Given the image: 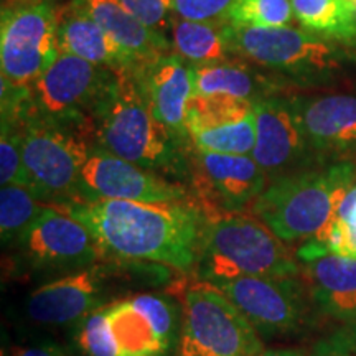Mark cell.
<instances>
[{"label": "cell", "mask_w": 356, "mask_h": 356, "mask_svg": "<svg viewBox=\"0 0 356 356\" xmlns=\"http://www.w3.org/2000/svg\"><path fill=\"white\" fill-rule=\"evenodd\" d=\"M254 114V102L239 97L213 95L193 96L186 109V129L191 137L195 132L211 129L226 122H234Z\"/></svg>", "instance_id": "cell-27"}, {"label": "cell", "mask_w": 356, "mask_h": 356, "mask_svg": "<svg viewBox=\"0 0 356 356\" xmlns=\"http://www.w3.org/2000/svg\"><path fill=\"white\" fill-rule=\"evenodd\" d=\"M225 95L239 99L259 101L266 96L277 95V88L266 74L243 58L221 63L193 66V96Z\"/></svg>", "instance_id": "cell-21"}, {"label": "cell", "mask_w": 356, "mask_h": 356, "mask_svg": "<svg viewBox=\"0 0 356 356\" xmlns=\"http://www.w3.org/2000/svg\"><path fill=\"white\" fill-rule=\"evenodd\" d=\"M81 221L104 257L147 261L180 273L197 267L203 215L195 202L140 203L92 200L58 207Z\"/></svg>", "instance_id": "cell-1"}, {"label": "cell", "mask_w": 356, "mask_h": 356, "mask_svg": "<svg viewBox=\"0 0 356 356\" xmlns=\"http://www.w3.org/2000/svg\"><path fill=\"white\" fill-rule=\"evenodd\" d=\"M6 356H70L61 346L53 343H37L26 346H12Z\"/></svg>", "instance_id": "cell-35"}, {"label": "cell", "mask_w": 356, "mask_h": 356, "mask_svg": "<svg viewBox=\"0 0 356 356\" xmlns=\"http://www.w3.org/2000/svg\"><path fill=\"white\" fill-rule=\"evenodd\" d=\"M129 200L140 203L188 202L184 185L96 147L81 168L79 200Z\"/></svg>", "instance_id": "cell-14"}, {"label": "cell", "mask_w": 356, "mask_h": 356, "mask_svg": "<svg viewBox=\"0 0 356 356\" xmlns=\"http://www.w3.org/2000/svg\"><path fill=\"white\" fill-rule=\"evenodd\" d=\"M65 2H70V0H65Z\"/></svg>", "instance_id": "cell-39"}, {"label": "cell", "mask_w": 356, "mask_h": 356, "mask_svg": "<svg viewBox=\"0 0 356 356\" xmlns=\"http://www.w3.org/2000/svg\"><path fill=\"white\" fill-rule=\"evenodd\" d=\"M58 53L73 55L108 68L118 76L136 73V65L106 30L89 15L83 0L56 6Z\"/></svg>", "instance_id": "cell-19"}, {"label": "cell", "mask_w": 356, "mask_h": 356, "mask_svg": "<svg viewBox=\"0 0 356 356\" xmlns=\"http://www.w3.org/2000/svg\"><path fill=\"white\" fill-rule=\"evenodd\" d=\"M108 305L91 312L76 323L74 341L84 356H118L108 322Z\"/></svg>", "instance_id": "cell-31"}, {"label": "cell", "mask_w": 356, "mask_h": 356, "mask_svg": "<svg viewBox=\"0 0 356 356\" xmlns=\"http://www.w3.org/2000/svg\"><path fill=\"white\" fill-rule=\"evenodd\" d=\"M243 312L259 335L266 338L296 335L317 318L302 275L262 277L241 275L215 282Z\"/></svg>", "instance_id": "cell-10"}, {"label": "cell", "mask_w": 356, "mask_h": 356, "mask_svg": "<svg viewBox=\"0 0 356 356\" xmlns=\"http://www.w3.org/2000/svg\"><path fill=\"white\" fill-rule=\"evenodd\" d=\"M118 74L83 58L58 53L56 60L30 86V113L89 131L92 114L108 95ZM92 139V137H91Z\"/></svg>", "instance_id": "cell-8"}, {"label": "cell", "mask_w": 356, "mask_h": 356, "mask_svg": "<svg viewBox=\"0 0 356 356\" xmlns=\"http://www.w3.org/2000/svg\"><path fill=\"white\" fill-rule=\"evenodd\" d=\"M350 2H351V3H353V6L356 7V0H350Z\"/></svg>", "instance_id": "cell-37"}, {"label": "cell", "mask_w": 356, "mask_h": 356, "mask_svg": "<svg viewBox=\"0 0 356 356\" xmlns=\"http://www.w3.org/2000/svg\"><path fill=\"white\" fill-rule=\"evenodd\" d=\"M83 3L89 15L122 48L137 70L172 53V44L163 33L155 32L136 19L121 0H83Z\"/></svg>", "instance_id": "cell-20"}, {"label": "cell", "mask_w": 356, "mask_h": 356, "mask_svg": "<svg viewBox=\"0 0 356 356\" xmlns=\"http://www.w3.org/2000/svg\"><path fill=\"white\" fill-rule=\"evenodd\" d=\"M292 106L315 155L323 165L356 163V96H292Z\"/></svg>", "instance_id": "cell-16"}, {"label": "cell", "mask_w": 356, "mask_h": 356, "mask_svg": "<svg viewBox=\"0 0 356 356\" xmlns=\"http://www.w3.org/2000/svg\"><path fill=\"white\" fill-rule=\"evenodd\" d=\"M257 356H307L304 351L293 348H274V350H262Z\"/></svg>", "instance_id": "cell-36"}, {"label": "cell", "mask_w": 356, "mask_h": 356, "mask_svg": "<svg viewBox=\"0 0 356 356\" xmlns=\"http://www.w3.org/2000/svg\"><path fill=\"white\" fill-rule=\"evenodd\" d=\"M293 17L292 0H236L228 13V24L279 29L291 26Z\"/></svg>", "instance_id": "cell-29"}, {"label": "cell", "mask_w": 356, "mask_h": 356, "mask_svg": "<svg viewBox=\"0 0 356 356\" xmlns=\"http://www.w3.org/2000/svg\"><path fill=\"white\" fill-rule=\"evenodd\" d=\"M58 56L56 6L47 0H2V78L30 88Z\"/></svg>", "instance_id": "cell-9"}, {"label": "cell", "mask_w": 356, "mask_h": 356, "mask_svg": "<svg viewBox=\"0 0 356 356\" xmlns=\"http://www.w3.org/2000/svg\"><path fill=\"white\" fill-rule=\"evenodd\" d=\"M122 6L132 13L142 24L163 33L173 20V3L172 0H121Z\"/></svg>", "instance_id": "cell-34"}, {"label": "cell", "mask_w": 356, "mask_h": 356, "mask_svg": "<svg viewBox=\"0 0 356 356\" xmlns=\"http://www.w3.org/2000/svg\"><path fill=\"white\" fill-rule=\"evenodd\" d=\"M134 78L155 121L190 152L186 109L193 97V65L177 53H167L137 70Z\"/></svg>", "instance_id": "cell-17"}, {"label": "cell", "mask_w": 356, "mask_h": 356, "mask_svg": "<svg viewBox=\"0 0 356 356\" xmlns=\"http://www.w3.org/2000/svg\"><path fill=\"white\" fill-rule=\"evenodd\" d=\"M236 0H172L173 13L184 20L226 24Z\"/></svg>", "instance_id": "cell-33"}, {"label": "cell", "mask_w": 356, "mask_h": 356, "mask_svg": "<svg viewBox=\"0 0 356 356\" xmlns=\"http://www.w3.org/2000/svg\"><path fill=\"white\" fill-rule=\"evenodd\" d=\"M50 204L40 202L26 186L2 185L0 190V233L3 246H13Z\"/></svg>", "instance_id": "cell-26"}, {"label": "cell", "mask_w": 356, "mask_h": 356, "mask_svg": "<svg viewBox=\"0 0 356 356\" xmlns=\"http://www.w3.org/2000/svg\"><path fill=\"white\" fill-rule=\"evenodd\" d=\"M302 29L345 47L356 44V7L350 0H292Z\"/></svg>", "instance_id": "cell-23"}, {"label": "cell", "mask_w": 356, "mask_h": 356, "mask_svg": "<svg viewBox=\"0 0 356 356\" xmlns=\"http://www.w3.org/2000/svg\"><path fill=\"white\" fill-rule=\"evenodd\" d=\"M131 300L150 320L155 333L170 351L180 338L178 327H181V322L177 302L163 293H137Z\"/></svg>", "instance_id": "cell-30"}, {"label": "cell", "mask_w": 356, "mask_h": 356, "mask_svg": "<svg viewBox=\"0 0 356 356\" xmlns=\"http://www.w3.org/2000/svg\"><path fill=\"white\" fill-rule=\"evenodd\" d=\"M299 259L269 226L251 213L203 216L198 275L204 282H220L241 275L297 277Z\"/></svg>", "instance_id": "cell-4"}, {"label": "cell", "mask_w": 356, "mask_h": 356, "mask_svg": "<svg viewBox=\"0 0 356 356\" xmlns=\"http://www.w3.org/2000/svg\"><path fill=\"white\" fill-rule=\"evenodd\" d=\"M226 24L191 22L173 15L172 43L177 55L193 66L221 63L231 58L225 35Z\"/></svg>", "instance_id": "cell-25"}, {"label": "cell", "mask_w": 356, "mask_h": 356, "mask_svg": "<svg viewBox=\"0 0 356 356\" xmlns=\"http://www.w3.org/2000/svg\"><path fill=\"white\" fill-rule=\"evenodd\" d=\"M191 147L216 154L251 155L256 145V119L254 114L234 122L204 129L190 137Z\"/></svg>", "instance_id": "cell-28"}, {"label": "cell", "mask_w": 356, "mask_h": 356, "mask_svg": "<svg viewBox=\"0 0 356 356\" xmlns=\"http://www.w3.org/2000/svg\"><path fill=\"white\" fill-rule=\"evenodd\" d=\"M356 181V163L337 162L270 180L251 213L287 243L304 244L330 222Z\"/></svg>", "instance_id": "cell-2"}, {"label": "cell", "mask_w": 356, "mask_h": 356, "mask_svg": "<svg viewBox=\"0 0 356 356\" xmlns=\"http://www.w3.org/2000/svg\"><path fill=\"white\" fill-rule=\"evenodd\" d=\"M47 2H55V0H47Z\"/></svg>", "instance_id": "cell-38"}, {"label": "cell", "mask_w": 356, "mask_h": 356, "mask_svg": "<svg viewBox=\"0 0 356 356\" xmlns=\"http://www.w3.org/2000/svg\"><path fill=\"white\" fill-rule=\"evenodd\" d=\"M225 35L231 56L243 58L297 83L327 84L353 65L345 44L305 29H256L226 22Z\"/></svg>", "instance_id": "cell-5"}, {"label": "cell", "mask_w": 356, "mask_h": 356, "mask_svg": "<svg viewBox=\"0 0 356 356\" xmlns=\"http://www.w3.org/2000/svg\"><path fill=\"white\" fill-rule=\"evenodd\" d=\"M254 119L256 145L251 157L269 181L323 165L307 140L291 97L273 95L254 101Z\"/></svg>", "instance_id": "cell-13"}, {"label": "cell", "mask_w": 356, "mask_h": 356, "mask_svg": "<svg viewBox=\"0 0 356 356\" xmlns=\"http://www.w3.org/2000/svg\"><path fill=\"white\" fill-rule=\"evenodd\" d=\"M108 322L118 356H167L168 350L150 320L132 304L131 297L108 305Z\"/></svg>", "instance_id": "cell-22"}, {"label": "cell", "mask_w": 356, "mask_h": 356, "mask_svg": "<svg viewBox=\"0 0 356 356\" xmlns=\"http://www.w3.org/2000/svg\"><path fill=\"white\" fill-rule=\"evenodd\" d=\"M118 274L108 266L97 264L73 274L48 280L33 289L25 300V314L33 323L43 327L76 325L86 315L111 304Z\"/></svg>", "instance_id": "cell-15"}, {"label": "cell", "mask_w": 356, "mask_h": 356, "mask_svg": "<svg viewBox=\"0 0 356 356\" xmlns=\"http://www.w3.org/2000/svg\"><path fill=\"white\" fill-rule=\"evenodd\" d=\"M300 262L323 256H341L356 259V181L341 200L340 207L325 228L297 248Z\"/></svg>", "instance_id": "cell-24"}, {"label": "cell", "mask_w": 356, "mask_h": 356, "mask_svg": "<svg viewBox=\"0 0 356 356\" xmlns=\"http://www.w3.org/2000/svg\"><path fill=\"white\" fill-rule=\"evenodd\" d=\"M0 181L2 185H20L29 188V175L22 155L19 124L2 119L0 136Z\"/></svg>", "instance_id": "cell-32"}, {"label": "cell", "mask_w": 356, "mask_h": 356, "mask_svg": "<svg viewBox=\"0 0 356 356\" xmlns=\"http://www.w3.org/2000/svg\"><path fill=\"white\" fill-rule=\"evenodd\" d=\"M302 279L309 289L317 318L343 330L333 343L335 348L356 345V259L323 256L302 262Z\"/></svg>", "instance_id": "cell-18"}, {"label": "cell", "mask_w": 356, "mask_h": 356, "mask_svg": "<svg viewBox=\"0 0 356 356\" xmlns=\"http://www.w3.org/2000/svg\"><path fill=\"white\" fill-rule=\"evenodd\" d=\"M92 142L154 172L181 173L188 154L155 121L134 74L118 76L89 122Z\"/></svg>", "instance_id": "cell-3"}, {"label": "cell", "mask_w": 356, "mask_h": 356, "mask_svg": "<svg viewBox=\"0 0 356 356\" xmlns=\"http://www.w3.org/2000/svg\"><path fill=\"white\" fill-rule=\"evenodd\" d=\"M15 124L20 127L29 188L40 202L55 208L78 202L81 168L96 149L91 136L30 111Z\"/></svg>", "instance_id": "cell-6"}, {"label": "cell", "mask_w": 356, "mask_h": 356, "mask_svg": "<svg viewBox=\"0 0 356 356\" xmlns=\"http://www.w3.org/2000/svg\"><path fill=\"white\" fill-rule=\"evenodd\" d=\"M264 350L259 333L216 286L204 280L185 291L180 356H257Z\"/></svg>", "instance_id": "cell-7"}, {"label": "cell", "mask_w": 356, "mask_h": 356, "mask_svg": "<svg viewBox=\"0 0 356 356\" xmlns=\"http://www.w3.org/2000/svg\"><path fill=\"white\" fill-rule=\"evenodd\" d=\"M188 168L195 204L203 216L249 213L269 185L251 155L216 154L191 147Z\"/></svg>", "instance_id": "cell-12"}, {"label": "cell", "mask_w": 356, "mask_h": 356, "mask_svg": "<svg viewBox=\"0 0 356 356\" xmlns=\"http://www.w3.org/2000/svg\"><path fill=\"white\" fill-rule=\"evenodd\" d=\"M17 264L30 273L73 274L104 257L95 236L76 218L47 207L13 246Z\"/></svg>", "instance_id": "cell-11"}]
</instances>
